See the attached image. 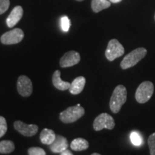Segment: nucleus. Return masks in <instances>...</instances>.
<instances>
[{
    "label": "nucleus",
    "instance_id": "9b49d317",
    "mask_svg": "<svg viewBox=\"0 0 155 155\" xmlns=\"http://www.w3.org/2000/svg\"><path fill=\"white\" fill-rule=\"evenodd\" d=\"M50 150L53 153H61L63 151L67 150L68 147V142L65 137L61 135H56L55 141L49 145Z\"/></svg>",
    "mask_w": 155,
    "mask_h": 155
},
{
    "label": "nucleus",
    "instance_id": "20e7f679",
    "mask_svg": "<svg viewBox=\"0 0 155 155\" xmlns=\"http://www.w3.org/2000/svg\"><path fill=\"white\" fill-rule=\"evenodd\" d=\"M154 91V84L151 81H144L137 89L135 94L136 101L139 104H145L152 98Z\"/></svg>",
    "mask_w": 155,
    "mask_h": 155
},
{
    "label": "nucleus",
    "instance_id": "412c9836",
    "mask_svg": "<svg viewBox=\"0 0 155 155\" xmlns=\"http://www.w3.org/2000/svg\"><path fill=\"white\" fill-rule=\"evenodd\" d=\"M7 131V124L5 118L0 116V138L5 134Z\"/></svg>",
    "mask_w": 155,
    "mask_h": 155
},
{
    "label": "nucleus",
    "instance_id": "aec40b11",
    "mask_svg": "<svg viewBox=\"0 0 155 155\" xmlns=\"http://www.w3.org/2000/svg\"><path fill=\"white\" fill-rule=\"evenodd\" d=\"M148 145L151 155H155V132L151 134L148 139Z\"/></svg>",
    "mask_w": 155,
    "mask_h": 155
},
{
    "label": "nucleus",
    "instance_id": "5701e85b",
    "mask_svg": "<svg viewBox=\"0 0 155 155\" xmlns=\"http://www.w3.org/2000/svg\"><path fill=\"white\" fill-rule=\"evenodd\" d=\"M71 27V21L67 16H64L61 18V28L64 32H68Z\"/></svg>",
    "mask_w": 155,
    "mask_h": 155
},
{
    "label": "nucleus",
    "instance_id": "1a4fd4ad",
    "mask_svg": "<svg viewBox=\"0 0 155 155\" xmlns=\"http://www.w3.org/2000/svg\"><path fill=\"white\" fill-rule=\"evenodd\" d=\"M14 127L19 133L25 137H33L38 131V126L36 124H27L21 121H15Z\"/></svg>",
    "mask_w": 155,
    "mask_h": 155
},
{
    "label": "nucleus",
    "instance_id": "a211bd4d",
    "mask_svg": "<svg viewBox=\"0 0 155 155\" xmlns=\"http://www.w3.org/2000/svg\"><path fill=\"white\" fill-rule=\"evenodd\" d=\"M15 144L10 140L0 141V154H10L15 150Z\"/></svg>",
    "mask_w": 155,
    "mask_h": 155
},
{
    "label": "nucleus",
    "instance_id": "a878e982",
    "mask_svg": "<svg viewBox=\"0 0 155 155\" xmlns=\"http://www.w3.org/2000/svg\"><path fill=\"white\" fill-rule=\"evenodd\" d=\"M109 1L112 3H119L120 2H121L122 0H109Z\"/></svg>",
    "mask_w": 155,
    "mask_h": 155
},
{
    "label": "nucleus",
    "instance_id": "f03ea898",
    "mask_svg": "<svg viewBox=\"0 0 155 155\" xmlns=\"http://www.w3.org/2000/svg\"><path fill=\"white\" fill-rule=\"evenodd\" d=\"M147 53V50L144 48H137L125 56L121 62L120 66L123 70L132 68L141 61L146 56Z\"/></svg>",
    "mask_w": 155,
    "mask_h": 155
},
{
    "label": "nucleus",
    "instance_id": "4be33fe9",
    "mask_svg": "<svg viewBox=\"0 0 155 155\" xmlns=\"http://www.w3.org/2000/svg\"><path fill=\"white\" fill-rule=\"evenodd\" d=\"M28 154L30 155H45L46 152L40 147H31L28 150Z\"/></svg>",
    "mask_w": 155,
    "mask_h": 155
},
{
    "label": "nucleus",
    "instance_id": "dca6fc26",
    "mask_svg": "<svg viewBox=\"0 0 155 155\" xmlns=\"http://www.w3.org/2000/svg\"><path fill=\"white\" fill-rule=\"evenodd\" d=\"M89 147L88 141L83 138H77L72 141L71 144V150L75 152L79 151H84L87 150Z\"/></svg>",
    "mask_w": 155,
    "mask_h": 155
},
{
    "label": "nucleus",
    "instance_id": "ddd939ff",
    "mask_svg": "<svg viewBox=\"0 0 155 155\" xmlns=\"http://www.w3.org/2000/svg\"><path fill=\"white\" fill-rule=\"evenodd\" d=\"M85 85H86V78L83 76H78L75 78L71 83V86L68 90L71 94L78 95L83 91Z\"/></svg>",
    "mask_w": 155,
    "mask_h": 155
},
{
    "label": "nucleus",
    "instance_id": "0eeeda50",
    "mask_svg": "<svg viewBox=\"0 0 155 155\" xmlns=\"http://www.w3.org/2000/svg\"><path fill=\"white\" fill-rule=\"evenodd\" d=\"M24 36L25 34L22 30L19 28H15L14 30L4 33L0 38V40L4 45H14L22 41Z\"/></svg>",
    "mask_w": 155,
    "mask_h": 155
},
{
    "label": "nucleus",
    "instance_id": "f257e3e1",
    "mask_svg": "<svg viewBox=\"0 0 155 155\" xmlns=\"http://www.w3.org/2000/svg\"><path fill=\"white\" fill-rule=\"evenodd\" d=\"M127 91L123 85H119L114 89L109 102L111 111L114 114L120 111L122 106L127 101Z\"/></svg>",
    "mask_w": 155,
    "mask_h": 155
},
{
    "label": "nucleus",
    "instance_id": "423d86ee",
    "mask_svg": "<svg viewBox=\"0 0 155 155\" xmlns=\"http://www.w3.org/2000/svg\"><path fill=\"white\" fill-rule=\"evenodd\" d=\"M95 131H101L104 129L111 130L115 127V121L111 115L107 113H102L95 119L94 121Z\"/></svg>",
    "mask_w": 155,
    "mask_h": 155
},
{
    "label": "nucleus",
    "instance_id": "bb28decb",
    "mask_svg": "<svg viewBox=\"0 0 155 155\" xmlns=\"http://www.w3.org/2000/svg\"><path fill=\"white\" fill-rule=\"evenodd\" d=\"M100 154H98V153H93L92 155H99Z\"/></svg>",
    "mask_w": 155,
    "mask_h": 155
},
{
    "label": "nucleus",
    "instance_id": "6ab92c4d",
    "mask_svg": "<svg viewBox=\"0 0 155 155\" xmlns=\"http://www.w3.org/2000/svg\"><path fill=\"white\" fill-rule=\"evenodd\" d=\"M130 139L131 141V143L134 145V146L139 147L142 145L144 141H143V139L141 136L137 132V131H132L131 133Z\"/></svg>",
    "mask_w": 155,
    "mask_h": 155
},
{
    "label": "nucleus",
    "instance_id": "b1692460",
    "mask_svg": "<svg viewBox=\"0 0 155 155\" xmlns=\"http://www.w3.org/2000/svg\"><path fill=\"white\" fill-rule=\"evenodd\" d=\"M10 5L9 0H0V15H2L7 9Z\"/></svg>",
    "mask_w": 155,
    "mask_h": 155
},
{
    "label": "nucleus",
    "instance_id": "393cba45",
    "mask_svg": "<svg viewBox=\"0 0 155 155\" xmlns=\"http://www.w3.org/2000/svg\"><path fill=\"white\" fill-rule=\"evenodd\" d=\"M60 154H62V155H72L73 153L71 152V151L68 150V149H67V150L63 151V152L60 153Z\"/></svg>",
    "mask_w": 155,
    "mask_h": 155
},
{
    "label": "nucleus",
    "instance_id": "7ed1b4c3",
    "mask_svg": "<svg viewBox=\"0 0 155 155\" xmlns=\"http://www.w3.org/2000/svg\"><path fill=\"white\" fill-rule=\"evenodd\" d=\"M85 114V110L80 104L71 106L60 114V119L65 124L76 121Z\"/></svg>",
    "mask_w": 155,
    "mask_h": 155
},
{
    "label": "nucleus",
    "instance_id": "f3484780",
    "mask_svg": "<svg viewBox=\"0 0 155 155\" xmlns=\"http://www.w3.org/2000/svg\"><path fill=\"white\" fill-rule=\"evenodd\" d=\"M111 6V2L108 0H92L91 8L95 13L107 9Z\"/></svg>",
    "mask_w": 155,
    "mask_h": 155
},
{
    "label": "nucleus",
    "instance_id": "39448f33",
    "mask_svg": "<svg viewBox=\"0 0 155 155\" xmlns=\"http://www.w3.org/2000/svg\"><path fill=\"white\" fill-rule=\"evenodd\" d=\"M124 48L116 39H112L108 42L105 52L106 58L108 61H114L116 58L121 57L124 54Z\"/></svg>",
    "mask_w": 155,
    "mask_h": 155
},
{
    "label": "nucleus",
    "instance_id": "6e6552de",
    "mask_svg": "<svg viewBox=\"0 0 155 155\" xmlns=\"http://www.w3.org/2000/svg\"><path fill=\"white\" fill-rule=\"evenodd\" d=\"M17 91L23 97H29L33 91L32 81L26 75H20L17 83Z\"/></svg>",
    "mask_w": 155,
    "mask_h": 155
},
{
    "label": "nucleus",
    "instance_id": "2eb2a0df",
    "mask_svg": "<svg viewBox=\"0 0 155 155\" xmlns=\"http://www.w3.org/2000/svg\"><path fill=\"white\" fill-rule=\"evenodd\" d=\"M55 137L56 134L55 132L52 129H44L40 135V139L41 142L44 144L48 145V146L55 141Z\"/></svg>",
    "mask_w": 155,
    "mask_h": 155
},
{
    "label": "nucleus",
    "instance_id": "f8f14e48",
    "mask_svg": "<svg viewBox=\"0 0 155 155\" xmlns=\"http://www.w3.org/2000/svg\"><path fill=\"white\" fill-rule=\"evenodd\" d=\"M23 16V9L21 6H16L11 12V13L7 17V22L9 28H13L19 22Z\"/></svg>",
    "mask_w": 155,
    "mask_h": 155
},
{
    "label": "nucleus",
    "instance_id": "c85d7f7f",
    "mask_svg": "<svg viewBox=\"0 0 155 155\" xmlns=\"http://www.w3.org/2000/svg\"><path fill=\"white\" fill-rule=\"evenodd\" d=\"M154 18H155V16H154Z\"/></svg>",
    "mask_w": 155,
    "mask_h": 155
},
{
    "label": "nucleus",
    "instance_id": "cd10ccee",
    "mask_svg": "<svg viewBox=\"0 0 155 155\" xmlns=\"http://www.w3.org/2000/svg\"><path fill=\"white\" fill-rule=\"evenodd\" d=\"M76 1H78V2H82L83 0H76Z\"/></svg>",
    "mask_w": 155,
    "mask_h": 155
},
{
    "label": "nucleus",
    "instance_id": "9d476101",
    "mask_svg": "<svg viewBox=\"0 0 155 155\" xmlns=\"http://www.w3.org/2000/svg\"><path fill=\"white\" fill-rule=\"evenodd\" d=\"M80 61V54L75 51H69L61 58L60 65L62 68L71 67L78 63Z\"/></svg>",
    "mask_w": 155,
    "mask_h": 155
},
{
    "label": "nucleus",
    "instance_id": "4468645a",
    "mask_svg": "<svg viewBox=\"0 0 155 155\" xmlns=\"http://www.w3.org/2000/svg\"><path fill=\"white\" fill-rule=\"evenodd\" d=\"M53 84L58 90L61 91H66L68 90L70 86H71V83L63 81L61 78V71L59 70H57L54 72L53 75Z\"/></svg>",
    "mask_w": 155,
    "mask_h": 155
}]
</instances>
